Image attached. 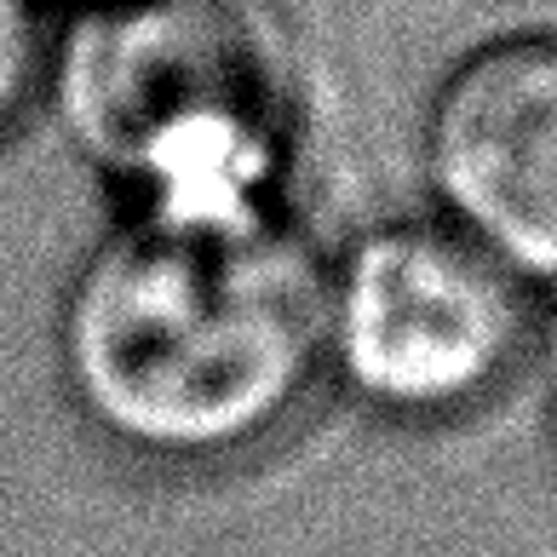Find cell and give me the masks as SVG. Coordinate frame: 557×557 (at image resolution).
Segmentation results:
<instances>
[{
	"label": "cell",
	"mask_w": 557,
	"mask_h": 557,
	"mask_svg": "<svg viewBox=\"0 0 557 557\" xmlns=\"http://www.w3.org/2000/svg\"><path fill=\"white\" fill-rule=\"evenodd\" d=\"M322 345V294L271 219L127 224L75 282L64 350L110 437L208 460L264 437Z\"/></svg>",
	"instance_id": "obj_1"
},
{
	"label": "cell",
	"mask_w": 557,
	"mask_h": 557,
	"mask_svg": "<svg viewBox=\"0 0 557 557\" xmlns=\"http://www.w3.org/2000/svg\"><path fill=\"white\" fill-rule=\"evenodd\" d=\"M70 110L150 213L253 219L282 168L287 98L247 0H115L81 40Z\"/></svg>",
	"instance_id": "obj_2"
},
{
	"label": "cell",
	"mask_w": 557,
	"mask_h": 557,
	"mask_svg": "<svg viewBox=\"0 0 557 557\" xmlns=\"http://www.w3.org/2000/svg\"><path fill=\"white\" fill-rule=\"evenodd\" d=\"M322 339L368 403L454 414L511 374L523 305L511 271L478 242L403 224L350 253L339 294L322 305Z\"/></svg>",
	"instance_id": "obj_3"
},
{
	"label": "cell",
	"mask_w": 557,
	"mask_h": 557,
	"mask_svg": "<svg viewBox=\"0 0 557 557\" xmlns=\"http://www.w3.org/2000/svg\"><path fill=\"white\" fill-rule=\"evenodd\" d=\"M425 168L466 242L511 276H557V17L478 40L443 75Z\"/></svg>",
	"instance_id": "obj_4"
},
{
	"label": "cell",
	"mask_w": 557,
	"mask_h": 557,
	"mask_svg": "<svg viewBox=\"0 0 557 557\" xmlns=\"http://www.w3.org/2000/svg\"><path fill=\"white\" fill-rule=\"evenodd\" d=\"M40 64V35L29 0H0V127L17 115Z\"/></svg>",
	"instance_id": "obj_5"
},
{
	"label": "cell",
	"mask_w": 557,
	"mask_h": 557,
	"mask_svg": "<svg viewBox=\"0 0 557 557\" xmlns=\"http://www.w3.org/2000/svg\"><path fill=\"white\" fill-rule=\"evenodd\" d=\"M546 408H552V431H557V334H552V362H546Z\"/></svg>",
	"instance_id": "obj_6"
}]
</instances>
